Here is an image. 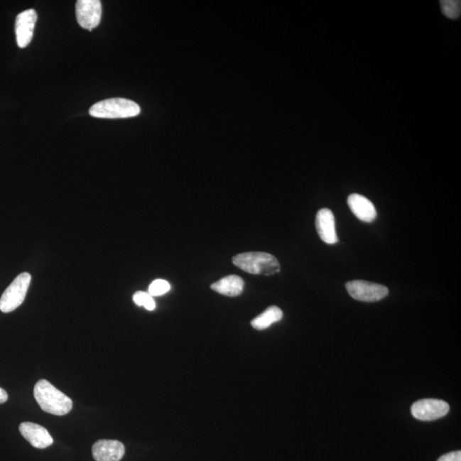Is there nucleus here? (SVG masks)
<instances>
[{
    "label": "nucleus",
    "instance_id": "obj_1",
    "mask_svg": "<svg viewBox=\"0 0 461 461\" xmlns=\"http://www.w3.org/2000/svg\"><path fill=\"white\" fill-rule=\"evenodd\" d=\"M33 396L44 412L53 416H63L73 408V401L53 386L48 380L41 379L33 389Z\"/></svg>",
    "mask_w": 461,
    "mask_h": 461
},
{
    "label": "nucleus",
    "instance_id": "obj_2",
    "mask_svg": "<svg viewBox=\"0 0 461 461\" xmlns=\"http://www.w3.org/2000/svg\"><path fill=\"white\" fill-rule=\"evenodd\" d=\"M234 264L244 272L270 276L281 271L277 258L265 252H247L232 258Z\"/></svg>",
    "mask_w": 461,
    "mask_h": 461
},
{
    "label": "nucleus",
    "instance_id": "obj_3",
    "mask_svg": "<svg viewBox=\"0 0 461 461\" xmlns=\"http://www.w3.org/2000/svg\"><path fill=\"white\" fill-rule=\"evenodd\" d=\"M141 113L137 103L129 99L116 98L100 101L89 109V114L96 118L104 119H120L134 117Z\"/></svg>",
    "mask_w": 461,
    "mask_h": 461
},
{
    "label": "nucleus",
    "instance_id": "obj_4",
    "mask_svg": "<svg viewBox=\"0 0 461 461\" xmlns=\"http://www.w3.org/2000/svg\"><path fill=\"white\" fill-rule=\"evenodd\" d=\"M31 282V275L28 273L18 275L0 298V310L11 313L16 310L24 302Z\"/></svg>",
    "mask_w": 461,
    "mask_h": 461
},
{
    "label": "nucleus",
    "instance_id": "obj_5",
    "mask_svg": "<svg viewBox=\"0 0 461 461\" xmlns=\"http://www.w3.org/2000/svg\"><path fill=\"white\" fill-rule=\"evenodd\" d=\"M346 289L354 299L366 303L380 301L389 294L387 287L364 281L348 282Z\"/></svg>",
    "mask_w": 461,
    "mask_h": 461
},
{
    "label": "nucleus",
    "instance_id": "obj_6",
    "mask_svg": "<svg viewBox=\"0 0 461 461\" xmlns=\"http://www.w3.org/2000/svg\"><path fill=\"white\" fill-rule=\"evenodd\" d=\"M75 13L80 26L92 31L100 23L102 4L99 0H79L76 2Z\"/></svg>",
    "mask_w": 461,
    "mask_h": 461
},
{
    "label": "nucleus",
    "instance_id": "obj_7",
    "mask_svg": "<svg viewBox=\"0 0 461 461\" xmlns=\"http://www.w3.org/2000/svg\"><path fill=\"white\" fill-rule=\"evenodd\" d=\"M413 416L421 421H433L441 418L450 412V405L446 401L437 399H424L412 406Z\"/></svg>",
    "mask_w": 461,
    "mask_h": 461
},
{
    "label": "nucleus",
    "instance_id": "obj_8",
    "mask_svg": "<svg viewBox=\"0 0 461 461\" xmlns=\"http://www.w3.org/2000/svg\"><path fill=\"white\" fill-rule=\"evenodd\" d=\"M38 15L35 10L31 9L21 12L16 19V43L20 48H25L31 44L35 31Z\"/></svg>",
    "mask_w": 461,
    "mask_h": 461
},
{
    "label": "nucleus",
    "instance_id": "obj_9",
    "mask_svg": "<svg viewBox=\"0 0 461 461\" xmlns=\"http://www.w3.org/2000/svg\"><path fill=\"white\" fill-rule=\"evenodd\" d=\"M96 461H120L125 454V447L116 440H99L92 448Z\"/></svg>",
    "mask_w": 461,
    "mask_h": 461
},
{
    "label": "nucleus",
    "instance_id": "obj_10",
    "mask_svg": "<svg viewBox=\"0 0 461 461\" xmlns=\"http://www.w3.org/2000/svg\"><path fill=\"white\" fill-rule=\"evenodd\" d=\"M19 430L32 446L40 450L48 448L53 443V439L48 430L35 423L23 422L20 425Z\"/></svg>",
    "mask_w": 461,
    "mask_h": 461
},
{
    "label": "nucleus",
    "instance_id": "obj_11",
    "mask_svg": "<svg viewBox=\"0 0 461 461\" xmlns=\"http://www.w3.org/2000/svg\"><path fill=\"white\" fill-rule=\"evenodd\" d=\"M315 226L321 240L325 244L337 243L335 218L329 209H321L316 215Z\"/></svg>",
    "mask_w": 461,
    "mask_h": 461
},
{
    "label": "nucleus",
    "instance_id": "obj_12",
    "mask_svg": "<svg viewBox=\"0 0 461 461\" xmlns=\"http://www.w3.org/2000/svg\"><path fill=\"white\" fill-rule=\"evenodd\" d=\"M348 205L355 217L364 222H374L377 217L373 202L359 194H351L348 197Z\"/></svg>",
    "mask_w": 461,
    "mask_h": 461
},
{
    "label": "nucleus",
    "instance_id": "obj_13",
    "mask_svg": "<svg viewBox=\"0 0 461 461\" xmlns=\"http://www.w3.org/2000/svg\"><path fill=\"white\" fill-rule=\"evenodd\" d=\"M244 287V282L242 278L237 276V275H229V276L224 277L222 280L214 283L211 286V289L215 293L234 298L243 293Z\"/></svg>",
    "mask_w": 461,
    "mask_h": 461
},
{
    "label": "nucleus",
    "instance_id": "obj_14",
    "mask_svg": "<svg viewBox=\"0 0 461 461\" xmlns=\"http://www.w3.org/2000/svg\"><path fill=\"white\" fill-rule=\"evenodd\" d=\"M283 312L280 308L271 306L266 310L261 315H258L256 318L251 321V325L254 329L265 330L269 328L271 325L278 322L282 319Z\"/></svg>",
    "mask_w": 461,
    "mask_h": 461
},
{
    "label": "nucleus",
    "instance_id": "obj_15",
    "mask_svg": "<svg viewBox=\"0 0 461 461\" xmlns=\"http://www.w3.org/2000/svg\"><path fill=\"white\" fill-rule=\"evenodd\" d=\"M441 9L444 16L448 18L457 19L460 18L461 12V2L460 0H443Z\"/></svg>",
    "mask_w": 461,
    "mask_h": 461
},
{
    "label": "nucleus",
    "instance_id": "obj_16",
    "mask_svg": "<svg viewBox=\"0 0 461 461\" xmlns=\"http://www.w3.org/2000/svg\"><path fill=\"white\" fill-rule=\"evenodd\" d=\"M133 300L138 306L145 307L147 310L153 311L156 308V303L153 297H151L149 293H143V291H137L134 295Z\"/></svg>",
    "mask_w": 461,
    "mask_h": 461
},
{
    "label": "nucleus",
    "instance_id": "obj_17",
    "mask_svg": "<svg viewBox=\"0 0 461 461\" xmlns=\"http://www.w3.org/2000/svg\"><path fill=\"white\" fill-rule=\"evenodd\" d=\"M171 286L169 285V283L164 280H156L151 283L149 290H148V293H149L151 297H159L166 294L168 291H170Z\"/></svg>",
    "mask_w": 461,
    "mask_h": 461
},
{
    "label": "nucleus",
    "instance_id": "obj_18",
    "mask_svg": "<svg viewBox=\"0 0 461 461\" xmlns=\"http://www.w3.org/2000/svg\"><path fill=\"white\" fill-rule=\"evenodd\" d=\"M438 461H461V452L455 451L444 455Z\"/></svg>",
    "mask_w": 461,
    "mask_h": 461
},
{
    "label": "nucleus",
    "instance_id": "obj_19",
    "mask_svg": "<svg viewBox=\"0 0 461 461\" xmlns=\"http://www.w3.org/2000/svg\"><path fill=\"white\" fill-rule=\"evenodd\" d=\"M8 400V394L4 389L0 388V404L5 403Z\"/></svg>",
    "mask_w": 461,
    "mask_h": 461
}]
</instances>
